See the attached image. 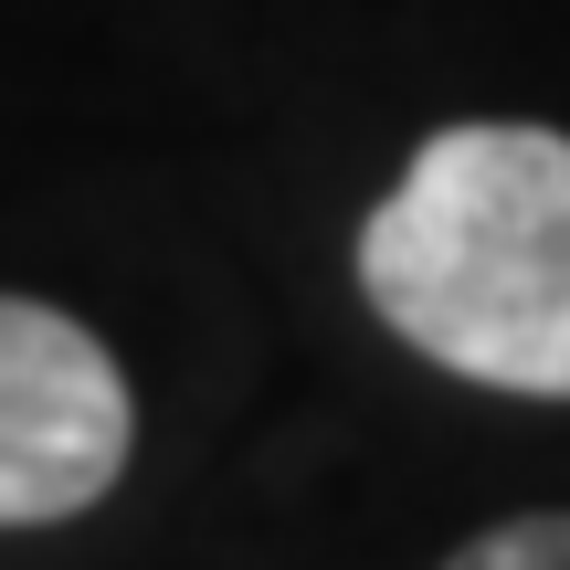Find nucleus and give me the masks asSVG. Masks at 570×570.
<instances>
[{"label": "nucleus", "mask_w": 570, "mask_h": 570, "mask_svg": "<svg viewBox=\"0 0 570 570\" xmlns=\"http://www.w3.org/2000/svg\"><path fill=\"white\" fill-rule=\"evenodd\" d=\"M138 402L85 317L0 296V529H53L127 475Z\"/></svg>", "instance_id": "obj_2"}, {"label": "nucleus", "mask_w": 570, "mask_h": 570, "mask_svg": "<svg viewBox=\"0 0 570 570\" xmlns=\"http://www.w3.org/2000/svg\"><path fill=\"white\" fill-rule=\"evenodd\" d=\"M444 570H570V508H539V518H508V529L465 539Z\"/></svg>", "instance_id": "obj_3"}, {"label": "nucleus", "mask_w": 570, "mask_h": 570, "mask_svg": "<svg viewBox=\"0 0 570 570\" xmlns=\"http://www.w3.org/2000/svg\"><path fill=\"white\" fill-rule=\"evenodd\" d=\"M360 296L412 360L570 402V138L518 117L423 138L360 223Z\"/></svg>", "instance_id": "obj_1"}]
</instances>
